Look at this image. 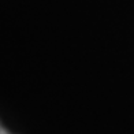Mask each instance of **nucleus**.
<instances>
[{
  "label": "nucleus",
  "instance_id": "f257e3e1",
  "mask_svg": "<svg viewBox=\"0 0 134 134\" xmlns=\"http://www.w3.org/2000/svg\"><path fill=\"white\" fill-rule=\"evenodd\" d=\"M0 134H10V133H8L7 130H5L4 127L2 126V125H0Z\"/></svg>",
  "mask_w": 134,
  "mask_h": 134
}]
</instances>
